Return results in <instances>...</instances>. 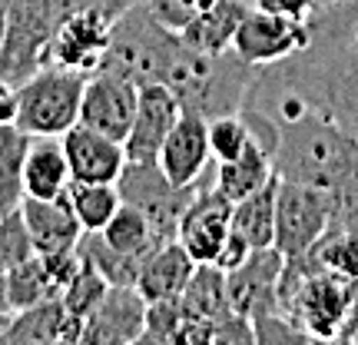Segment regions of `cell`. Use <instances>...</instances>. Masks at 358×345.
<instances>
[{"instance_id": "obj_1", "label": "cell", "mask_w": 358, "mask_h": 345, "mask_svg": "<svg viewBox=\"0 0 358 345\" xmlns=\"http://www.w3.org/2000/svg\"><path fill=\"white\" fill-rule=\"evenodd\" d=\"M245 103L302 106L358 136V0L312 10L306 47L282 64L259 66Z\"/></svg>"}, {"instance_id": "obj_2", "label": "cell", "mask_w": 358, "mask_h": 345, "mask_svg": "<svg viewBox=\"0 0 358 345\" xmlns=\"http://www.w3.org/2000/svg\"><path fill=\"white\" fill-rule=\"evenodd\" d=\"M262 116L272 120V167L279 179L308 183L332 196V223H345L358 213V136L335 127L332 120L289 106L272 103L256 106Z\"/></svg>"}, {"instance_id": "obj_3", "label": "cell", "mask_w": 358, "mask_h": 345, "mask_svg": "<svg viewBox=\"0 0 358 345\" xmlns=\"http://www.w3.org/2000/svg\"><path fill=\"white\" fill-rule=\"evenodd\" d=\"M256 70L259 66L245 64L236 50L199 53L186 43L163 87L176 93L182 110H192V113L213 120V116L243 110L245 97L252 90V80H256Z\"/></svg>"}, {"instance_id": "obj_4", "label": "cell", "mask_w": 358, "mask_h": 345, "mask_svg": "<svg viewBox=\"0 0 358 345\" xmlns=\"http://www.w3.org/2000/svg\"><path fill=\"white\" fill-rule=\"evenodd\" d=\"M186 40L179 37V30H169L166 24H159L146 3L129 7L113 27V37L106 47L103 64L106 70H116L129 77L136 87L143 83H166L169 70L176 64V57L182 53Z\"/></svg>"}, {"instance_id": "obj_5", "label": "cell", "mask_w": 358, "mask_h": 345, "mask_svg": "<svg viewBox=\"0 0 358 345\" xmlns=\"http://www.w3.org/2000/svg\"><path fill=\"white\" fill-rule=\"evenodd\" d=\"M80 3L83 0H13L0 40V77L20 87L37 70L50 66L53 34Z\"/></svg>"}, {"instance_id": "obj_6", "label": "cell", "mask_w": 358, "mask_h": 345, "mask_svg": "<svg viewBox=\"0 0 358 345\" xmlns=\"http://www.w3.org/2000/svg\"><path fill=\"white\" fill-rule=\"evenodd\" d=\"M87 73L66 66H43L17 87V127L30 136H64L80 120Z\"/></svg>"}, {"instance_id": "obj_7", "label": "cell", "mask_w": 358, "mask_h": 345, "mask_svg": "<svg viewBox=\"0 0 358 345\" xmlns=\"http://www.w3.org/2000/svg\"><path fill=\"white\" fill-rule=\"evenodd\" d=\"M332 226V196L308 183L279 179L275 186V249L285 259L302 256Z\"/></svg>"}, {"instance_id": "obj_8", "label": "cell", "mask_w": 358, "mask_h": 345, "mask_svg": "<svg viewBox=\"0 0 358 345\" xmlns=\"http://www.w3.org/2000/svg\"><path fill=\"white\" fill-rule=\"evenodd\" d=\"M116 190L123 196V203L136 206L143 216L150 219L156 236L163 243H169V239H176L179 216L192 199L196 186H173L163 176L159 163H129L127 160V167L116 179Z\"/></svg>"}, {"instance_id": "obj_9", "label": "cell", "mask_w": 358, "mask_h": 345, "mask_svg": "<svg viewBox=\"0 0 358 345\" xmlns=\"http://www.w3.org/2000/svg\"><path fill=\"white\" fill-rule=\"evenodd\" d=\"M229 230H232V199L216 190L213 169H209L196 183V192H192V199L186 203L182 216H179L176 243L189 253L192 262H216Z\"/></svg>"}, {"instance_id": "obj_10", "label": "cell", "mask_w": 358, "mask_h": 345, "mask_svg": "<svg viewBox=\"0 0 358 345\" xmlns=\"http://www.w3.org/2000/svg\"><path fill=\"white\" fill-rule=\"evenodd\" d=\"M136 97H140V87L129 77L116 73V70H106V66H96L93 73H87V83H83L77 123L123 143L129 127H133Z\"/></svg>"}, {"instance_id": "obj_11", "label": "cell", "mask_w": 358, "mask_h": 345, "mask_svg": "<svg viewBox=\"0 0 358 345\" xmlns=\"http://www.w3.org/2000/svg\"><path fill=\"white\" fill-rule=\"evenodd\" d=\"M308 40V20H292L279 13H266L259 7H249L243 24L236 30L232 50L252 66H272L299 53Z\"/></svg>"}, {"instance_id": "obj_12", "label": "cell", "mask_w": 358, "mask_h": 345, "mask_svg": "<svg viewBox=\"0 0 358 345\" xmlns=\"http://www.w3.org/2000/svg\"><path fill=\"white\" fill-rule=\"evenodd\" d=\"M282 256L275 246L252 249L243 266L226 272V289H229V309L245 319L272 316L279 312V279H282Z\"/></svg>"}, {"instance_id": "obj_13", "label": "cell", "mask_w": 358, "mask_h": 345, "mask_svg": "<svg viewBox=\"0 0 358 345\" xmlns=\"http://www.w3.org/2000/svg\"><path fill=\"white\" fill-rule=\"evenodd\" d=\"M179 113H182V106H179L173 90L163 87V83H143L140 97H136L133 127L123 140L129 163H156L169 129L176 127Z\"/></svg>"}, {"instance_id": "obj_14", "label": "cell", "mask_w": 358, "mask_h": 345, "mask_svg": "<svg viewBox=\"0 0 358 345\" xmlns=\"http://www.w3.org/2000/svg\"><path fill=\"white\" fill-rule=\"evenodd\" d=\"M163 176L173 186H196L199 179L213 169V153H209V127L206 116L182 110L176 127L169 129L163 150L156 156Z\"/></svg>"}, {"instance_id": "obj_15", "label": "cell", "mask_w": 358, "mask_h": 345, "mask_svg": "<svg viewBox=\"0 0 358 345\" xmlns=\"http://www.w3.org/2000/svg\"><path fill=\"white\" fill-rule=\"evenodd\" d=\"M60 140H64V153L73 183H116L127 167L123 143L110 140L83 123H73Z\"/></svg>"}, {"instance_id": "obj_16", "label": "cell", "mask_w": 358, "mask_h": 345, "mask_svg": "<svg viewBox=\"0 0 358 345\" xmlns=\"http://www.w3.org/2000/svg\"><path fill=\"white\" fill-rule=\"evenodd\" d=\"M24 223L30 230V239L37 246V253H60V249H77L83 239V226L73 216V206L64 196H53V199H34L24 196L20 203Z\"/></svg>"}, {"instance_id": "obj_17", "label": "cell", "mask_w": 358, "mask_h": 345, "mask_svg": "<svg viewBox=\"0 0 358 345\" xmlns=\"http://www.w3.org/2000/svg\"><path fill=\"white\" fill-rule=\"evenodd\" d=\"M196 262L189 259V253L169 239V243L156 246L150 256L143 259L140 276H136V289L146 302H159V299H179L186 282H189Z\"/></svg>"}, {"instance_id": "obj_18", "label": "cell", "mask_w": 358, "mask_h": 345, "mask_svg": "<svg viewBox=\"0 0 358 345\" xmlns=\"http://www.w3.org/2000/svg\"><path fill=\"white\" fill-rule=\"evenodd\" d=\"M73 183L70 163L64 153L60 136H30L24 156V192L34 199H53L64 196L66 186Z\"/></svg>"}, {"instance_id": "obj_19", "label": "cell", "mask_w": 358, "mask_h": 345, "mask_svg": "<svg viewBox=\"0 0 358 345\" xmlns=\"http://www.w3.org/2000/svg\"><path fill=\"white\" fill-rule=\"evenodd\" d=\"M146 306L136 286H110L90 322L113 342H136L146 329Z\"/></svg>"}, {"instance_id": "obj_20", "label": "cell", "mask_w": 358, "mask_h": 345, "mask_svg": "<svg viewBox=\"0 0 358 345\" xmlns=\"http://www.w3.org/2000/svg\"><path fill=\"white\" fill-rule=\"evenodd\" d=\"M245 13H249L245 0H216L199 17H192L189 24L179 30V37L199 53H226L232 50L236 30H239Z\"/></svg>"}, {"instance_id": "obj_21", "label": "cell", "mask_w": 358, "mask_h": 345, "mask_svg": "<svg viewBox=\"0 0 358 345\" xmlns=\"http://www.w3.org/2000/svg\"><path fill=\"white\" fill-rule=\"evenodd\" d=\"M275 179V167H272V153L252 136V143L245 146L236 160H226V163H216L213 167V183L222 196H229L232 203L245 199L249 192L262 190L266 183Z\"/></svg>"}, {"instance_id": "obj_22", "label": "cell", "mask_w": 358, "mask_h": 345, "mask_svg": "<svg viewBox=\"0 0 358 345\" xmlns=\"http://www.w3.org/2000/svg\"><path fill=\"white\" fill-rule=\"evenodd\" d=\"M275 186H279V176L266 183L262 190L249 192L245 199L232 203V230L252 249L275 246Z\"/></svg>"}, {"instance_id": "obj_23", "label": "cell", "mask_w": 358, "mask_h": 345, "mask_svg": "<svg viewBox=\"0 0 358 345\" xmlns=\"http://www.w3.org/2000/svg\"><path fill=\"white\" fill-rule=\"evenodd\" d=\"M182 309L189 316H203V319L216 322L219 316L232 312L229 309V289H226V269H219L216 262H196L186 289L179 295Z\"/></svg>"}, {"instance_id": "obj_24", "label": "cell", "mask_w": 358, "mask_h": 345, "mask_svg": "<svg viewBox=\"0 0 358 345\" xmlns=\"http://www.w3.org/2000/svg\"><path fill=\"white\" fill-rule=\"evenodd\" d=\"M292 259H302L312 272L325 269V272H335L342 279H358V232L348 230V226H329L325 236L308 253Z\"/></svg>"}, {"instance_id": "obj_25", "label": "cell", "mask_w": 358, "mask_h": 345, "mask_svg": "<svg viewBox=\"0 0 358 345\" xmlns=\"http://www.w3.org/2000/svg\"><path fill=\"white\" fill-rule=\"evenodd\" d=\"M30 133L20 127H0V219L24 203V156Z\"/></svg>"}, {"instance_id": "obj_26", "label": "cell", "mask_w": 358, "mask_h": 345, "mask_svg": "<svg viewBox=\"0 0 358 345\" xmlns=\"http://www.w3.org/2000/svg\"><path fill=\"white\" fill-rule=\"evenodd\" d=\"M66 199L73 206V216L83 226V232H100L123 206L116 183H70Z\"/></svg>"}, {"instance_id": "obj_27", "label": "cell", "mask_w": 358, "mask_h": 345, "mask_svg": "<svg viewBox=\"0 0 358 345\" xmlns=\"http://www.w3.org/2000/svg\"><path fill=\"white\" fill-rule=\"evenodd\" d=\"M103 239L110 246H116L120 253H127V256H136V259H146L153 253L156 246H163V239L156 236V230L150 226V219L143 216L136 206L123 203L116 209V216L103 226Z\"/></svg>"}, {"instance_id": "obj_28", "label": "cell", "mask_w": 358, "mask_h": 345, "mask_svg": "<svg viewBox=\"0 0 358 345\" xmlns=\"http://www.w3.org/2000/svg\"><path fill=\"white\" fill-rule=\"evenodd\" d=\"M77 249H80V256H83V262H90L110 286H136L143 259L120 253L116 246H110L103 239V232H83Z\"/></svg>"}, {"instance_id": "obj_29", "label": "cell", "mask_w": 358, "mask_h": 345, "mask_svg": "<svg viewBox=\"0 0 358 345\" xmlns=\"http://www.w3.org/2000/svg\"><path fill=\"white\" fill-rule=\"evenodd\" d=\"M60 289L53 286V279L47 276V269L40 262V256H30L27 262L13 266L7 272V299H10V312H24L34 309L40 302H50L57 299Z\"/></svg>"}, {"instance_id": "obj_30", "label": "cell", "mask_w": 358, "mask_h": 345, "mask_svg": "<svg viewBox=\"0 0 358 345\" xmlns=\"http://www.w3.org/2000/svg\"><path fill=\"white\" fill-rule=\"evenodd\" d=\"M106 289H110V282L103 279L90 262H83L77 276L60 289V302H64V309L77 322H87L90 316L96 312V306H100V299L106 295Z\"/></svg>"}, {"instance_id": "obj_31", "label": "cell", "mask_w": 358, "mask_h": 345, "mask_svg": "<svg viewBox=\"0 0 358 345\" xmlns=\"http://www.w3.org/2000/svg\"><path fill=\"white\" fill-rule=\"evenodd\" d=\"M206 127H209V153H213V163L236 160L252 143V129L245 123L243 110L239 113L213 116V120H206Z\"/></svg>"}, {"instance_id": "obj_32", "label": "cell", "mask_w": 358, "mask_h": 345, "mask_svg": "<svg viewBox=\"0 0 358 345\" xmlns=\"http://www.w3.org/2000/svg\"><path fill=\"white\" fill-rule=\"evenodd\" d=\"M37 256V246L30 239V230L24 223V213L13 209L0 219V272H10L13 266Z\"/></svg>"}, {"instance_id": "obj_33", "label": "cell", "mask_w": 358, "mask_h": 345, "mask_svg": "<svg viewBox=\"0 0 358 345\" xmlns=\"http://www.w3.org/2000/svg\"><path fill=\"white\" fill-rule=\"evenodd\" d=\"M252 329H256V345H312V335L282 312L252 319Z\"/></svg>"}, {"instance_id": "obj_34", "label": "cell", "mask_w": 358, "mask_h": 345, "mask_svg": "<svg viewBox=\"0 0 358 345\" xmlns=\"http://www.w3.org/2000/svg\"><path fill=\"white\" fill-rule=\"evenodd\" d=\"M150 13L159 24H166L169 30H182L192 17H199L206 7H213L216 0H143Z\"/></svg>"}, {"instance_id": "obj_35", "label": "cell", "mask_w": 358, "mask_h": 345, "mask_svg": "<svg viewBox=\"0 0 358 345\" xmlns=\"http://www.w3.org/2000/svg\"><path fill=\"white\" fill-rule=\"evenodd\" d=\"M213 345H256V329L252 319L239 312H226L213 322Z\"/></svg>"}, {"instance_id": "obj_36", "label": "cell", "mask_w": 358, "mask_h": 345, "mask_svg": "<svg viewBox=\"0 0 358 345\" xmlns=\"http://www.w3.org/2000/svg\"><path fill=\"white\" fill-rule=\"evenodd\" d=\"M179 319H182V302L179 299H159L146 306V329L156 335H173L176 332Z\"/></svg>"}, {"instance_id": "obj_37", "label": "cell", "mask_w": 358, "mask_h": 345, "mask_svg": "<svg viewBox=\"0 0 358 345\" xmlns=\"http://www.w3.org/2000/svg\"><path fill=\"white\" fill-rule=\"evenodd\" d=\"M173 345H213V319H203V316H189L182 309V319H179L176 332L169 335Z\"/></svg>"}, {"instance_id": "obj_38", "label": "cell", "mask_w": 358, "mask_h": 345, "mask_svg": "<svg viewBox=\"0 0 358 345\" xmlns=\"http://www.w3.org/2000/svg\"><path fill=\"white\" fill-rule=\"evenodd\" d=\"M249 253H252V246L245 243L236 230H229V236H226V243H222V249H219V256H216V266L229 272V269L243 266L245 259H249Z\"/></svg>"}, {"instance_id": "obj_39", "label": "cell", "mask_w": 358, "mask_h": 345, "mask_svg": "<svg viewBox=\"0 0 358 345\" xmlns=\"http://www.w3.org/2000/svg\"><path fill=\"white\" fill-rule=\"evenodd\" d=\"M256 7L266 13L292 17V20H308L315 10V0H256Z\"/></svg>"}, {"instance_id": "obj_40", "label": "cell", "mask_w": 358, "mask_h": 345, "mask_svg": "<svg viewBox=\"0 0 358 345\" xmlns=\"http://www.w3.org/2000/svg\"><path fill=\"white\" fill-rule=\"evenodd\" d=\"M0 127H17V87L0 77Z\"/></svg>"}, {"instance_id": "obj_41", "label": "cell", "mask_w": 358, "mask_h": 345, "mask_svg": "<svg viewBox=\"0 0 358 345\" xmlns=\"http://www.w3.org/2000/svg\"><path fill=\"white\" fill-rule=\"evenodd\" d=\"M133 345H173V342H169L166 335H156V332H150V329H143L140 339H136Z\"/></svg>"}, {"instance_id": "obj_42", "label": "cell", "mask_w": 358, "mask_h": 345, "mask_svg": "<svg viewBox=\"0 0 358 345\" xmlns=\"http://www.w3.org/2000/svg\"><path fill=\"white\" fill-rule=\"evenodd\" d=\"M312 345H358L352 335H335V339H312Z\"/></svg>"}, {"instance_id": "obj_43", "label": "cell", "mask_w": 358, "mask_h": 345, "mask_svg": "<svg viewBox=\"0 0 358 345\" xmlns=\"http://www.w3.org/2000/svg\"><path fill=\"white\" fill-rule=\"evenodd\" d=\"M0 312H10V299H7V272H0Z\"/></svg>"}, {"instance_id": "obj_44", "label": "cell", "mask_w": 358, "mask_h": 345, "mask_svg": "<svg viewBox=\"0 0 358 345\" xmlns=\"http://www.w3.org/2000/svg\"><path fill=\"white\" fill-rule=\"evenodd\" d=\"M13 0H0V40H3V27H7V17H10Z\"/></svg>"}, {"instance_id": "obj_45", "label": "cell", "mask_w": 358, "mask_h": 345, "mask_svg": "<svg viewBox=\"0 0 358 345\" xmlns=\"http://www.w3.org/2000/svg\"><path fill=\"white\" fill-rule=\"evenodd\" d=\"M10 319H13V312H0V335L7 332V325H10Z\"/></svg>"}, {"instance_id": "obj_46", "label": "cell", "mask_w": 358, "mask_h": 345, "mask_svg": "<svg viewBox=\"0 0 358 345\" xmlns=\"http://www.w3.org/2000/svg\"><path fill=\"white\" fill-rule=\"evenodd\" d=\"M332 226H348V230H355V232H358V213H355V216H348L345 223H332Z\"/></svg>"}, {"instance_id": "obj_47", "label": "cell", "mask_w": 358, "mask_h": 345, "mask_svg": "<svg viewBox=\"0 0 358 345\" xmlns=\"http://www.w3.org/2000/svg\"><path fill=\"white\" fill-rule=\"evenodd\" d=\"M325 3H335V0H315V10H319V7H325Z\"/></svg>"}, {"instance_id": "obj_48", "label": "cell", "mask_w": 358, "mask_h": 345, "mask_svg": "<svg viewBox=\"0 0 358 345\" xmlns=\"http://www.w3.org/2000/svg\"><path fill=\"white\" fill-rule=\"evenodd\" d=\"M110 345H133V342H110Z\"/></svg>"}]
</instances>
